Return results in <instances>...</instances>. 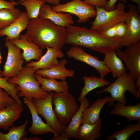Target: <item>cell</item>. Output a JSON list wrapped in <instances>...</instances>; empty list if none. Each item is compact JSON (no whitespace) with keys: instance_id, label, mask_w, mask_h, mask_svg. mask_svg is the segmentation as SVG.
I'll return each mask as SVG.
<instances>
[{"instance_id":"cell-18","label":"cell","mask_w":140,"mask_h":140,"mask_svg":"<svg viewBox=\"0 0 140 140\" xmlns=\"http://www.w3.org/2000/svg\"><path fill=\"white\" fill-rule=\"evenodd\" d=\"M67 60L64 59L60 60L59 64L50 68L44 70L38 69L35 73L39 75L44 78L54 80H66L67 77H73L74 71L72 69L68 70L65 67Z\"/></svg>"},{"instance_id":"cell-38","label":"cell","mask_w":140,"mask_h":140,"mask_svg":"<svg viewBox=\"0 0 140 140\" xmlns=\"http://www.w3.org/2000/svg\"><path fill=\"white\" fill-rule=\"evenodd\" d=\"M70 138L68 134L63 131L60 134L54 135L51 140H68Z\"/></svg>"},{"instance_id":"cell-20","label":"cell","mask_w":140,"mask_h":140,"mask_svg":"<svg viewBox=\"0 0 140 140\" xmlns=\"http://www.w3.org/2000/svg\"><path fill=\"white\" fill-rule=\"evenodd\" d=\"M113 108L110 111V114L125 117L129 122L132 121H140V103L134 105L125 106L117 102L113 106Z\"/></svg>"},{"instance_id":"cell-23","label":"cell","mask_w":140,"mask_h":140,"mask_svg":"<svg viewBox=\"0 0 140 140\" xmlns=\"http://www.w3.org/2000/svg\"><path fill=\"white\" fill-rule=\"evenodd\" d=\"M101 118L93 124L85 123L81 124L78 132L77 138L80 140H95L101 136L102 128Z\"/></svg>"},{"instance_id":"cell-44","label":"cell","mask_w":140,"mask_h":140,"mask_svg":"<svg viewBox=\"0 0 140 140\" xmlns=\"http://www.w3.org/2000/svg\"><path fill=\"white\" fill-rule=\"evenodd\" d=\"M11 1H12L13 0H11Z\"/></svg>"},{"instance_id":"cell-34","label":"cell","mask_w":140,"mask_h":140,"mask_svg":"<svg viewBox=\"0 0 140 140\" xmlns=\"http://www.w3.org/2000/svg\"><path fill=\"white\" fill-rule=\"evenodd\" d=\"M82 1L95 8H102L104 9L106 7L108 2L107 0H84Z\"/></svg>"},{"instance_id":"cell-14","label":"cell","mask_w":140,"mask_h":140,"mask_svg":"<svg viewBox=\"0 0 140 140\" xmlns=\"http://www.w3.org/2000/svg\"><path fill=\"white\" fill-rule=\"evenodd\" d=\"M46 48V52L39 60L32 61L25 66L32 67L36 71L38 69H47L58 65L59 61L58 58H62L65 55L61 49L49 47Z\"/></svg>"},{"instance_id":"cell-31","label":"cell","mask_w":140,"mask_h":140,"mask_svg":"<svg viewBox=\"0 0 140 140\" xmlns=\"http://www.w3.org/2000/svg\"><path fill=\"white\" fill-rule=\"evenodd\" d=\"M9 78L0 77V88L6 91L16 101L19 103H22L18 95L19 91L17 85L9 82L8 80Z\"/></svg>"},{"instance_id":"cell-42","label":"cell","mask_w":140,"mask_h":140,"mask_svg":"<svg viewBox=\"0 0 140 140\" xmlns=\"http://www.w3.org/2000/svg\"><path fill=\"white\" fill-rule=\"evenodd\" d=\"M3 76V72L0 69V77H2Z\"/></svg>"},{"instance_id":"cell-21","label":"cell","mask_w":140,"mask_h":140,"mask_svg":"<svg viewBox=\"0 0 140 140\" xmlns=\"http://www.w3.org/2000/svg\"><path fill=\"white\" fill-rule=\"evenodd\" d=\"M110 97L99 98L95 101L90 107L86 108L83 112L81 124H93L97 122L100 117V111L104 106L108 102Z\"/></svg>"},{"instance_id":"cell-10","label":"cell","mask_w":140,"mask_h":140,"mask_svg":"<svg viewBox=\"0 0 140 140\" xmlns=\"http://www.w3.org/2000/svg\"><path fill=\"white\" fill-rule=\"evenodd\" d=\"M5 46L8 50L6 61L3 66V76L10 78L19 73L22 69L24 60L21 52V49L11 41L6 39Z\"/></svg>"},{"instance_id":"cell-45","label":"cell","mask_w":140,"mask_h":140,"mask_svg":"<svg viewBox=\"0 0 140 140\" xmlns=\"http://www.w3.org/2000/svg\"></svg>"},{"instance_id":"cell-36","label":"cell","mask_w":140,"mask_h":140,"mask_svg":"<svg viewBox=\"0 0 140 140\" xmlns=\"http://www.w3.org/2000/svg\"><path fill=\"white\" fill-rule=\"evenodd\" d=\"M116 25L101 32L107 37L111 38H116Z\"/></svg>"},{"instance_id":"cell-11","label":"cell","mask_w":140,"mask_h":140,"mask_svg":"<svg viewBox=\"0 0 140 140\" xmlns=\"http://www.w3.org/2000/svg\"><path fill=\"white\" fill-rule=\"evenodd\" d=\"M66 54L69 58H73L94 68L99 73L101 78H104L107 74L111 72L103 61L100 60L98 57L87 53L81 47L73 46L69 49Z\"/></svg>"},{"instance_id":"cell-13","label":"cell","mask_w":140,"mask_h":140,"mask_svg":"<svg viewBox=\"0 0 140 140\" xmlns=\"http://www.w3.org/2000/svg\"><path fill=\"white\" fill-rule=\"evenodd\" d=\"M23 50V57L26 62L34 59L38 61L43 55V50L33 42L25 34H20L19 38L11 41Z\"/></svg>"},{"instance_id":"cell-25","label":"cell","mask_w":140,"mask_h":140,"mask_svg":"<svg viewBox=\"0 0 140 140\" xmlns=\"http://www.w3.org/2000/svg\"><path fill=\"white\" fill-rule=\"evenodd\" d=\"M34 76L40 83L41 88L45 92L49 93L52 91L65 92L69 90V86L66 80L58 81L56 80L41 77L35 73Z\"/></svg>"},{"instance_id":"cell-33","label":"cell","mask_w":140,"mask_h":140,"mask_svg":"<svg viewBox=\"0 0 140 140\" xmlns=\"http://www.w3.org/2000/svg\"><path fill=\"white\" fill-rule=\"evenodd\" d=\"M127 30V25L125 21L118 23L116 25V37L122 38L125 35Z\"/></svg>"},{"instance_id":"cell-39","label":"cell","mask_w":140,"mask_h":140,"mask_svg":"<svg viewBox=\"0 0 140 140\" xmlns=\"http://www.w3.org/2000/svg\"><path fill=\"white\" fill-rule=\"evenodd\" d=\"M45 3H47L53 6H55L59 4L61 0H42Z\"/></svg>"},{"instance_id":"cell-24","label":"cell","mask_w":140,"mask_h":140,"mask_svg":"<svg viewBox=\"0 0 140 140\" xmlns=\"http://www.w3.org/2000/svg\"><path fill=\"white\" fill-rule=\"evenodd\" d=\"M80 102L79 110L73 117L68 125L64 130L68 134L70 138H74L75 139H78V132L81 124L83 112L90 105L89 101L86 97Z\"/></svg>"},{"instance_id":"cell-16","label":"cell","mask_w":140,"mask_h":140,"mask_svg":"<svg viewBox=\"0 0 140 140\" xmlns=\"http://www.w3.org/2000/svg\"><path fill=\"white\" fill-rule=\"evenodd\" d=\"M23 102L30 112L32 119V123L28 130L34 135H42L49 132L54 135L58 134L46 123H45L37 113L34 107L32 99L25 97L23 98Z\"/></svg>"},{"instance_id":"cell-9","label":"cell","mask_w":140,"mask_h":140,"mask_svg":"<svg viewBox=\"0 0 140 140\" xmlns=\"http://www.w3.org/2000/svg\"><path fill=\"white\" fill-rule=\"evenodd\" d=\"M129 10L125 20L126 33L122 38V46L135 45L140 41V16L137 8L134 4H128Z\"/></svg>"},{"instance_id":"cell-40","label":"cell","mask_w":140,"mask_h":140,"mask_svg":"<svg viewBox=\"0 0 140 140\" xmlns=\"http://www.w3.org/2000/svg\"><path fill=\"white\" fill-rule=\"evenodd\" d=\"M43 140L38 137H31L29 138L26 137L25 139V140Z\"/></svg>"},{"instance_id":"cell-5","label":"cell","mask_w":140,"mask_h":140,"mask_svg":"<svg viewBox=\"0 0 140 140\" xmlns=\"http://www.w3.org/2000/svg\"><path fill=\"white\" fill-rule=\"evenodd\" d=\"M52 103L54 106L53 110L59 121L65 125L69 123L80 107L76 97L69 90L65 92H53Z\"/></svg>"},{"instance_id":"cell-19","label":"cell","mask_w":140,"mask_h":140,"mask_svg":"<svg viewBox=\"0 0 140 140\" xmlns=\"http://www.w3.org/2000/svg\"><path fill=\"white\" fill-rule=\"evenodd\" d=\"M30 21L26 12H21L20 16L13 23L0 30V37L5 36L6 39L11 41L19 38L21 33L27 28Z\"/></svg>"},{"instance_id":"cell-4","label":"cell","mask_w":140,"mask_h":140,"mask_svg":"<svg viewBox=\"0 0 140 140\" xmlns=\"http://www.w3.org/2000/svg\"><path fill=\"white\" fill-rule=\"evenodd\" d=\"M132 74L130 72L127 73L126 71L108 87L96 93L100 94L107 92L110 93L111 96L108 103L109 107L113 106L115 101L125 105L127 99L125 98V93L127 91L133 94L137 100L140 98Z\"/></svg>"},{"instance_id":"cell-3","label":"cell","mask_w":140,"mask_h":140,"mask_svg":"<svg viewBox=\"0 0 140 140\" xmlns=\"http://www.w3.org/2000/svg\"><path fill=\"white\" fill-rule=\"evenodd\" d=\"M35 71L33 67L25 66L18 75L9 78V82L17 85L19 97L43 99L49 95L50 93L44 91L40 87V83L34 76Z\"/></svg>"},{"instance_id":"cell-37","label":"cell","mask_w":140,"mask_h":140,"mask_svg":"<svg viewBox=\"0 0 140 140\" xmlns=\"http://www.w3.org/2000/svg\"><path fill=\"white\" fill-rule=\"evenodd\" d=\"M120 1L127 3L126 0H109L108 1L107 5L105 9L107 11H110L115 9V4L117 1Z\"/></svg>"},{"instance_id":"cell-29","label":"cell","mask_w":140,"mask_h":140,"mask_svg":"<svg viewBox=\"0 0 140 140\" xmlns=\"http://www.w3.org/2000/svg\"><path fill=\"white\" fill-rule=\"evenodd\" d=\"M21 12L20 10L15 8L0 9V30L13 23L20 16Z\"/></svg>"},{"instance_id":"cell-8","label":"cell","mask_w":140,"mask_h":140,"mask_svg":"<svg viewBox=\"0 0 140 140\" xmlns=\"http://www.w3.org/2000/svg\"><path fill=\"white\" fill-rule=\"evenodd\" d=\"M52 9L57 12L68 13L78 17V23H85L95 17L96 10L95 7L84 3L81 0H72L64 4L52 6Z\"/></svg>"},{"instance_id":"cell-26","label":"cell","mask_w":140,"mask_h":140,"mask_svg":"<svg viewBox=\"0 0 140 140\" xmlns=\"http://www.w3.org/2000/svg\"><path fill=\"white\" fill-rule=\"evenodd\" d=\"M83 79L84 81V86L81 90L78 100L80 102L86 95L92 90L98 88L103 87L104 86L110 85L111 83L104 78L95 76H84Z\"/></svg>"},{"instance_id":"cell-27","label":"cell","mask_w":140,"mask_h":140,"mask_svg":"<svg viewBox=\"0 0 140 140\" xmlns=\"http://www.w3.org/2000/svg\"><path fill=\"white\" fill-rule=\"evenodd\" d=\"M26 120L22 125L16 126L13 125L8 129V132L4 134L0 131V140H25L27 132L26 126L28 123Z\"/></svg>"},{"instance_id":"cell-7","label":"cell","mask_w":140,"mask_h":140,"mask_svg":"<svg viewBox=\"0 0 140 140\" xmlns=\"http://www.w3.org/2000/svg\"><path fill=\"white\" fill-rule=\"evenodd\" d=\"M53 92L51 91L47 97L44 99L33 98V104L38 114L43 117L46 123L60 135L67 126L60 122L53 109L52 99Z\"/></svg>"},{"instance_id":"cell-41","label":"cell","mask_w":140,"mask_h":140,"mask_svg":"<svg viewBox=\"0 0 140 140\" xmlns=\"http://www.w3.org/2000/svg\"><path fill=\"white\" fill-rule=\"evenodd\" d=\"M137 4L139 7L140 6V0H130Z\"/></svg>"},{"instance_id":"cell-28","label":"cell","mask_w":140,"mask_h":140,"mask_svg":"<svg viewBox=\"0 0 140 140\" xmlns=\"http://www.w3.org/2000/svg\"><path fill=\"white\" fill-rule=\"evenodd\" d=\"M140 131V121L136 124H128L123 128L116 131L107 137V140H129L135 132Z\"/></svg>"},{"instance_id":"cell-30","label":"cell","mask_w":140,"mask_h":140,"mask_svg":"<svg viewBox=\"0 0 140 140\" xmlns=\"http://www.w3.org/2000/svg\"><path fill=\"white\" fill-rule=\"evenodd\" d=\"M17 2L25 8L30 20L38 17L41 6L45 3L42 0H17Z\"/></svg>"},{"instance_id":"cell-12","label":"cell","mask_w":140,"mask_h":140,"mask_svg":"<svg viewBox=\"0 0 140 140\" xmlns=\"http://www.w3.org/2000/svg\"><path fill=\"white\" fill-rule=\"evenodd\" d=\"M126 47L124 51L117 49L116 53L125 62L127 68L136 80L137 78L140 76V41L135 45Z\"/></svg>"},{"instance_id":"cell-35","label":"cell","mask_w":140,"mask_h":140,"mask_svg":"<svg viewBox=\"0 0 140 140\" xmlns=\"http://www.w3.org/2000/svg\"><path fill=\"white\" fill-rule=\"evenodd\" d=\"M19 3L13 1L9 2L5 0H0V10L5 8L12 9L15 8Z\"/></svg>"},{"instance_id":"cell-15","label":"cell","mask_w":140,"mask_h":140,"mask_svg":"<svg viewBox=\"0 0 140 140\" xmlns=\"http://www.w3.org/2000/svg\"><path fill=\"white\" fill-rule=\"evenodd\" d=\"M38 17L48 19L55 24L65 28L74 23L72 14L55 11L52 7L45 3L41 6Z\"/></svg>"},{"instance_id":"cell-22","label":"cell","mask_w":140,"mask_h":140,"mask_svg":"<svg viewBox=\"0 0 140 140\" xmlns=\"http://www.w3.org/2000/svg\"><path fill=\"white\" fill-rule=\"evenodd\" d=\"M103 61L105 65L112 73L114 79L120 76L127 71L125 65L116 53V51L112 50L106 53Z\"/></svg>"},{"instance_id":"cell-17","label":"cell","mask_w":140,"mask_h":140,"mask_svg":"<svg viewBox=\"0 0 140 140\" xmlns=\"http://www.w3.org/2000/svg\"><path fill=\"white\" fill-rule=\"evenodd\" d=\"M24 110L22 103L16 102L0 110V129L8 130L21 115Z\"/></svg>"},{"instance_id":"cell-43","label":"cell","mask_w":140,"mask_h":140,"mask_svg":"<svg viewBox=\"0 0 140 140\" xmlns=\"http://www.w3.org/2000/svg\"><path fill=\"white\" fill-rule=\"evenodd\" d=\"M2 57L1 56V53L0 52V64H1L2 62Z\"/></svg>"},{"instance_id":"cell-32","label":"cell","mask_w":140,"mask_h":140,"mask_svg":"<svg viewBox=\"0 0 140 140\" xmlns=\"http://www.w3.org/2000/svg\"><path fill=\"white\" fill-rule=\"evenodd\" d=\"M16 102L6 91L0 88V110Z\"/></svg>"},{"instance_id":"cell-1","label":"cell","mask_w":140,"mask_h":140,"mask_svg":"<svg viewBox=\"0 0 140 140\" xmlns=\"http://www.w3.org/2000/svg\"><path fill=\"white\" fill-rule=\"evenodd\" d=\"M66 28L65 44L88 48L104 54L123 47L121 45L122 38H109L96 31L72 25Z\"/></svg>"},{"instance_id":"cell-2","label":"cell","mask_w":140,"mask_h":140,"mask_svg":"<svg viewBox=\"0 0 140 140\" xmlns=\"http://www.w3.org/2000/svg\"><path fill=\"white\" fill-rule=\"evenodd\" d=\"M26 34L42 49L49 47L61 49L66 36L65 27L39 17L30 20Z\"/></svg>"},{"instance_id":"cell-6","label":"cell","mask_w":140,"mask_h":140,"mask_svg":"<svg viewBox=\"0 0 140 140\" xmlns=\"http://www.w3.org/2000/svg\"><path fill=\"white\" fill-rule=\"evenodd\" d=\"M96 10L95 18L90 22V29L101 32L114 26L120 22L125 21L128 12L125 11V6L122 3H118L116 8L107 11L102 8H95Z\"/></svg>"}]
</instances>
